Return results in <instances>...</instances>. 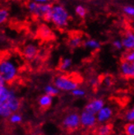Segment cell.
<instances>
[{"label":"cell","mask_w":134,"mask_h":135,"mask_svg":"<svg viewBox=\"0 0 134 135\" xmlns=\"http://www.w3.org/2000/svg\"><path fill=\"white\" fill-rule=\"evenodd\" d=\"M104 105H105V101L102 99H100V98L93 99L86 105L84 110L88 111L94 114H96L97 112L101 109Z\"/></svg>","instance_id":"cell-11"},{"label":"cell","mask_w":134,"mask_h":135,"mask_svg":"<svg viewBox=\"0 0 134 135\" xmlns=\"http://www.w3.org/2000/svg\"><path fill=\"white\" fill-rule=\"evenodd\" d=\"M104 82L105 83L106 86H111L112 83H113V81H112V78L110 77H106L104 80Z\"/></svg>","instance_id":"cell-30"},{"label":"cell","mask_w":134,"mask_h":135,"mask_svg":"<svg viewBox=\"0 0 134 135\" xmlns=\"http://www.w3.org/2000/svg\"><path fill=\"white\" fill-rule=\"evenodd\" d=\"M0 1H1V0H0Z\"/></svg>","instance_id":"cell-33"},{"label":"cell","mask_w":134,"mask_h":135,"mask_svg":"<svg viewBox=\"0 0 134 135\" xmlns=\"http://www.w3.org/2000/svg\"><path fill=\"white\" fill-rule=\"evenodd\" d=\"M123 60L128 62H134V52L133 50H128L123 55Z\"/></svg>","instance_id":"cell-25"},{"label":"cell","mask_w":134,"mask_h":135,"mask_svg":"<svg viewBox=\"0 0 134 135\" xmlns=\"http://www.w3.org/2000/svg\"><path fill=\"white\" fill-rule=\"evenodd\" d=\"M51 8L52 4L50 3L39 4L35 1H31L27 3V9L30 13L37 17H44V15L51 11Z\"/></svg>","instance_id":"cell-5"},{"label":"cell","mask_w":134,"mask_h":135,"mask_svg":"<svg viewBox=\"0 0 134 135\" xmlns=\"http://www.w3.org/2000/svg\"><path fill=\"white\" fill-rule=\"evenodd\" d=\"M112 45L113 46V48L118 50H123V45H122V41H121V40H119V39H116L115 40L113 41L112 42Z\"/></svg>","instance_id":"cell-27"},{"label":"cell","mask_w":134,"mask_h":135,"mask_svg":"<svg viewBox=\"0 0 134 135\" xmlns=\"http://www.w3.org/2000/svg\"><path fill=\"white\" fill-rule=\"evenodd\" d=\"M134 129V124L132 122L127 124L124 126L125 133L127 135H134V129Z\"/></svg>","instance_id":"cell-24"},{"label":"cell","mask_w":134,"mask_h":135,"mask_svg":"<svg viewBox=\"0 0 134 135\" xmlns=\"http://www.w3.org/2000/svg\"><path fill=\"white\" fill-rule=\"evenodd\" d=\"M96 114H91L88 111L84 110L81 116H80V124H81L84 128L86 129H91L93 126H95L96 124Z\"/></svg>","instance_id":"cell-7"},{"label":"cell","mask_w":134,"mask_h":135,"mask_svg":"<svg viewBox=\"0 0 134 135\" xmlns=\"http://www.w3.org/2000/svg\"><path fill=\"white\" fill-rule=\"evenodd\" d=\"M33 1H35L36 3L39 4H44V3H49L50 0H33Z\"/></svg>","instance_id":"cell-31"},{"label":"cell","mask_w":134,"mask_h":135,"mask_svg":"<svg viewBox=\"0 0 134 135\" xmlns=\"http://www.w3.org/2000/svg\"><path fill=\"white\" fill-rule=\"evenodd\" d=\"M51 31L50 29L46 26H42L41 28H39V35L42 38L44 39H48L51 36Z\"/></svg>","instance_id":"cell-22"},{"label":"cell","mask_w":134,"mask_h":135,"mask_svg":"<svg viewBox=\"0 0 134 135\" xmlns=\"http://www.w3.org/2000/svg\"><path fill=\"white\" fill-rule=\"evenodd\" d=\"M72 66V59L71 58L66 57L60 61L58 69L63 72H67L71 69Z\"/></svg>","instance_id":"cell-16"},{"label":"cell","mask_w":134,"mask_h":135,"mask_svg":"<svg viewBox=\"0 0 134 135\" xmlns=\"http://www.w3.org/2000/svg\"><path fill=\"white\" fill-rule=\"evenodd\" d=\"M90 83H91V86H95L98 85V83H99V79L96 78H91L90 79Z\"/></svg>","instance_id":"cell-29"},{"label":"cell","mask_w":134,"mask_h":135,"mask_svg":"<svg viewBox=\"0 0 134 135\" xmlns=\"http://www.w3.org/2000/svg\"><path fill=\"white\" fill-rule=\"evenodd\" d=\"M4 84H6L5 82H4V80H3V77H2L1 75H0V86H3V85H4Z\"/></svg>","instance_id":"cell-32"},{"label":"cell","mask_w":134,"mask_h":135,"mask_svg":"<svg viewBox=\"0 0 134 135\" xmlns=\"http://www.w3.org/2000/svg\"><path fill=\"white\" fill-rule=\"evenodd\" d=\"M97 117L96 119L99 122H105V121H107L109 119L111 118L112 114H113V110L110 106H103L101 109H100L98 112H97Z\"/></svg>","instance_id":"cell-12"},{"label":"cell","mask_w":134,"mask_h":135,"mask_svg":"<svg viewBox=\"0 0 134 135\" xmlns=\"http://www.w3.org/2000/svg\"><path fill=\"white\" fill-rule=\"evenodd\" d=\"M54 85L59 91H72L73 89L79 86V82L72 76L66 74H59L57 75L53 81Z\"/></svg>","instance_id":"cell-3"},{"label":"cell","mask_w":134,"mask_h":135,"mask_svg":"<svg viewBox=\"0 0 134 135\" xmlns=\"http://www.w3.org/2000/svg\"><path fill=\"white\" fill-rule=\"evenodd\" d=\"M71 92L72 94V96H74L76 97H82L86 95V93L84 89L81 88V87H79V86H77L75 89H73Z\"/></svg>","instance_id":"cell-23"},{"label":"cell","mask_w":134,"mask_h":135,"mask_svg":"<svg viewBox=\"0 0 134 135\" xmlns=\"http://www.w3.org/2000/svg\"><path fill=\"white\" fill-rule=\"evenodd\" d=\"M38 55V47L34 43H29L24 46L22 55L27 60H33Z\"/></svg>","instance_id":"cell-9"},{"label":"cell","mask_w":134,"mask_h":135,"mask_svg":"<svg viewBox=\"0 0 134 135\" xmlns=\"http://www.w3.org/2000/svg\"><path fill=\"white\" fill-rule=\"evenodd\" d=\"M52 102H53V97L47 95V94L41 96L38 99V104L39 107H41V109L44 110L49 109L52 105Z\"/></svg>","instance_id":"cell-13"},{"label":"cell","mask_w":134,"mask_h":135,"mask_svg":"<svg viewBox=\"0 0 134 135\" xmlns=\"http://www.w3.org/2000/svg\"><path fill=\"white\" fill-rule=\"evenodd\" d=\"M9 11L5 8H0V26L5 24L9 19Z\"/></svg>","instance_id":"cell-19"},{"label":"cell","mask_w":134,"mask_h":135,"mask_svg":"<svg viewBox=\"0 0 134 135\" xmlns=\"http://www.w3.org/2000/svg\"><path fill=\"white\" fill-rule=\"evenodd\" d=\"M126 119H128L129 122H132L134 119V110L130 109L126 113Z\"/></svg>","instance_id":"cell-28"},{"label":"cell","mask_w":134,"mask_h":135,"mask_svg":"<svg viewBox=\"0 0 134 135\" xmlns=\"http://www.w3.org/2000/svg\"><path fill=\"white\" fill-rule=\"evenodd\" d=\"M75 12L77 17L81 18H84L86 16V14H87V10L85 8V6L82 4H78L75 8Z\"/></svg>","instance_id":"cell-20"},{"label":"cell","mask_w":134,"mask_h":135,"mask_svg":"<svg viewBox=\"0 0 134 135\" xmlns=\"http://www.w3.org/2000/svg\"><path fill=\"white\" fill-rule=\"evenodd\" d=\"M120 74L125 78H133L134 77V63L122 60L119 65Z\"/></svg>","instance_id":"cell-8"},{"label":"cell","mask_w":134,"mask_h":135,"mask_svg":"<svg viewBox=\"0 0 134 135\" xmlns=\"http://www.w3.org/2000/svg\"><path fill=\"white\" fill-rule=\"evenodd\" d=\"M113 131V124H108L100 127L96 130V133L98 135H110Z\"/></svg>","instance_id":"cell-18"},{"label":"cell","mask_w":134,"mask_h":135,"mask_svg":"<svg viewBox=\"0 0 134 135\" xmlns=\"http://www.w3.org/2000/svg\"><path fill=\"white\" fill-rule=\"evenodd\" d=\"M44 92L52 97H56L59 94V90L53 84H48L44 86Z\"/></svg>","instance_id":"cell-17"},{"label":"cell","mask_w":134,"mask_h":135,"mask_svg":"<svg viewBox=\"0 0 134 135\" xmlns=\"http://www.w3.org/2000/svg\"><path fill=\"white\" fill-rule=\"evenodd\" d=\"M83 39L82 36L80 35L72 36L68 40V45L71 49H77L82 45Z\"/></svg>","instance_id":"cell-15"},{"label":"cell","mask_w":134,"mask_h":135,"mask_svg":"<svg viewBox=\"0 0 134 135\" xmlns=\"http://www.w3.org/2000/svg\"><path fill=\"white\" fill-rule=\"evenodd\" d=\"M10 121L12 123H19L22 121V116L19 114H17L16 112L12 113L10 115Z\"/></svg>","instance_id":"cell-26"},{"label":"cell","mask_w":134,"mask_h":135,"mask_svg":"<svg viewBox=\"0 0 134 135\" xmlns=\"http://www.w3.org/2000/svg\"><path fill=\"white\" fill-rule=\"evenodd\" d=\"M70 15L65 7L60 3L52 5L49 12V22L58 29H64L69 24Z\"/></svg>","instance_id":"cell-2"},{"label":"cell","mask_w":134,"mask_h":135,"mask_svg":"<svg viewBox=\"0 0 134 135\" xmlns=\"http://www.w3.org/2000/svg\"><path fill=\"white\" fill-rule=\"evenodd\" d=\"M11 91L6 84L0 86V116L3 118H8L12 114L8 105V97Z\"/></svg>","instance_id":"cell-4"},{"label":"cell","mask_w":134,"mask_h":135,"mask_svg":"<svg viewBox=\"0 0 134 135\" xmlns=\"http://www.w3.org/2000/svg\"><path fill=\"white\" fill-rule=\"evenodd\" d=\"M19 73V65L13 58L6 57L0 59V75L5 83H12Z\"/></svg>","instance_id":"cell-1"},{"label":"cell","mask_w":134,"mask_h":135,"mask_svg":"<svg viewBox=\"0 0 134 135\" xmlns=\"http://www.w3.org/2000/svg\"><path fill=\"white\" fill-rule=\"evenodd\" d=\"M123 14L130 18L134 17V7L132 4H127L123 7Z\"/></svg>","instance_id":"cell-21"},{"label":"cell","mask_w":134,"mask_h":135,"mask_svg":"<svg viewBox=\"0 0 134 135\" xmlns=\"http://www.w3.org/2000/svg\"><path fill=\"white\" fill-rule=\"evenodd\" d=\"M83 46L86 49H88L92 51H96L99 50L101 48V44L99 41V40L96 39H87L84 40L82 42Z\"/></svg>","instance_id":"cell-14"},{"label":"cell","mask_w":134,"mask_h":135,"mask_svg":"<svg viewBox=\"0 0 134 135\" xmlns=\"http://www.w3.org/2000/svg\"><path fill=\"white\" fill-rule=\"evenodd\" d=\"M123 48L125 49L127 51L133 50L134 49V34L133 31L131 30L127 31L121 39Z\"/></svg>","instance_id":"cell-10"},{"label":"cell","mask_w":134,"mask_h":135,"mask_svg":"<svg viewBox=\"0 0 134 135\" xmlns=\"http://www.w3.org/2000/svg\"><path fill=\"white\" fill-rule=\"evenodd\" d=\"M80 126V115L77 113L68 114L63 121V127L68 133H72Z\"/></svg>","instance_id":"cell-6"}]
</instances>
